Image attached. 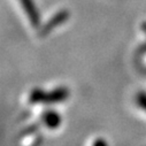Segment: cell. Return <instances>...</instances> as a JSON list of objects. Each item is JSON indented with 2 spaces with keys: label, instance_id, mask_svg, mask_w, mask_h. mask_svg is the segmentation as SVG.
Returning a JSON list of instances; mask_svg holds the SVG:
<instances>
[{
  "label": "cell",
  "instance_id": "1",
  "mask_svg": "<svg viewBox=\"0 0 146 146\" xmlns=\"http://www.w3.org/2000/svg\"><path fill=\"white\" fill-rule=\"evenodd\" d=\"M68 96H69V91L67 88H59L51 92H44L40 89H35L29 96V101L31 104H39V102L54 104L66 100Z\"/></svg>",
  "mask_w": 146,
  "mask_h": 146
},
{
  "label": "cell",
  "instance_id": "5",
  "mask_svg": "<svg viewBox=\"0 0 146 146\" xmlns=\"http://www.w3.org/2000/svg\"><path fill=\"white\" fill-rule=\"evenodd\" d=\"M136 102L141 109H144V111L146 112V93L139 92L136 97Z\"/></svg>",
  "mask_w": 146,
  "mask_h": 146
},
{
  "label": "cell",
  "instance_id": "2",
  "mask_svg": "<svg viewBox=\"0 0 146 146\" xmlns=\"http://www.w3.org/2000/svg\"><path fill=\"white\" fill-rule=\"evenodd\" d=\"M20 1L22 4L23 9L25 11V13H27V15H28L31 24L35 28H37L39 25L40 19H39V13H38L37 8H36L33 1H32V0H20Z\"/></svg>",
  "mask_w": 146,
  "mask_h": 146
},
{
  "label": "cell",
  "instance_id": "3",
  "mask_svg": "<svg viewBox=\"0 0 146 146\" xmlns=\"http://www.w3.org/2000/svg\"><path fill=\"white\" fill-rule=\"evenodd\" d=\"M68 16H69V14H68L67 11L59 12V13H58L56 15H54V16L48 21V23L43 28V30H42V35H46V33L51 32L55 27H58L59 24H61V23H63L64 21H67Z\"/></svg>",
  "mask_w": 146,
  "mask_h": 146
},
{
  "label": "cell",
  "instance_id": "6",
  "mask_svg": "<svg viewBox=\"0 0 146 146\" xmlns=\"http://www.w3.org/2000/svg\"><path fill=\"white\" fill-rule=\"evenodd\" d=\"M92 146H108V145H107V143L102 138H98V139L94 140V143H93Z\"/></svg>",
  "mask_w": 146,
  "mask_h": 146
},
{
  "label": "cell",
  "instance_id": "4",
  "mask_svg": "<svg viewBox=\"0 0 146 146\" xmlns=\"http://www.w3.org/2000/svg\"><path fill=\"white\" fill-rule=\"evenodd\" d=\"M42 121L46 128L56 129L61 124V116L59 115V113H56L54 111H48L45 114H43Z\"/></svg>",
  "mask_w": 146,
  "mask_h": 146
}]
</instances>
